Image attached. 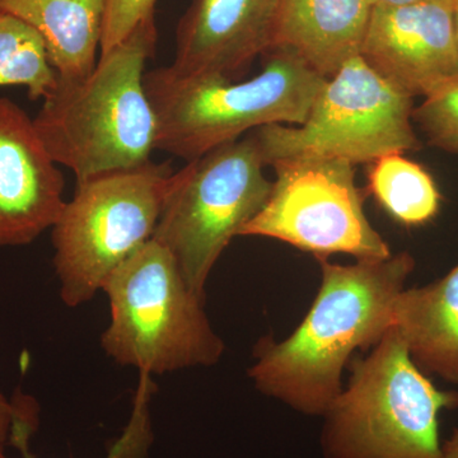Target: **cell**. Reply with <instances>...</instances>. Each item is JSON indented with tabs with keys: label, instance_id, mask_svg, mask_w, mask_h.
I'll list each match as a JSON object with an SVG mask.
<instances>
[{
	"label": "cell",
	"instance_id": "8fae6325",
	"mask_svg": "<svg viewBox=\"0 0 458 458\" xmlns=\"http://www.w3.org/2000/svg\"><path fill=\"white\" fill-rule=\"evenodd\" d=\"M65 181L33 119L0 98V247L26 246L64 209Z\"/></svg>",
	"mask_w": 458,
	"mask_h": 458
},
{
	"label": "cell",
	"instance_id": "7402d4cb",
	"mask_svg": "<svg viewBox=\"0 0 458 458\" xmlns=\"http://www.w3.org/2000/svg\"><path fill=\"white\" fill-rule=\"evenodd\" d=\"M442 458H458V428L442 443Z\"/></svg>",
	"mask_w": 458,
	"mask_h": 458
},
{
	"label": "cell",
	"instance_id": "603a6c76",
	"mask_svg": "<svg viewBox=\"0 0 458 458\" xmlns=\"http://www.w3.org/2000/svg\"><path fill=\"white\" fill-rule=\"evenodd\" d=\"M373 5H410L421 3H454L456 0H369Z\"/></svg>",
	"mask_w": 458,
	"mask_h": 458
},
{
	"label": "cell",
	"instance_id": "9a60e30c",
	"mask_svg": "<svg viewBox=\"0 0 458 458\" xmlns=\"http://www.w3.org/2000/svg\"><path fill=\"white\" fill-rule=\"evenodd\" d=\"M394 327L419 369L458 387V264L430 284L401 291Z\"/></svg>",
	"mask_w": 458,
	"mask_h": 458
},
{
	"label": "cell",
	"instance_id": "7a4b0ae2",
	"mask_svg": "<svg viewBox=\"0 0 458 458\" xmlns=\"http://www.w3.org/2000/svg\"><path fill=\"white\" fill-rule=\"evenodd\" d=\"M157 42L155 18L101 54L89 77L57 83L33 119L56 165L82 181L149 164L157 150V117L144 69Z\"/></svg>",
	"mask_w": 458,
	"mask_h": 458
},
{
	"label": "cell",
	"instance_id": "30bf717a",
	"mask_svg": "<svg viewBox=\"0 0 458 458\" xmlns=\"http://www.w3.org/2000/svg\"><path fill=\"white\" fill-rule=\"evenodd\" d=\"M454 5H373L361 59L409 98L433 95L458 80Z\"/></svg>",
	"mask_w": 458,
	"mask_h": 458
},
{
	"label": "cell",
	"instance_id": "ffe728a7",
	"mask_svg": "<svg viewBox=\"0 0 458 458\" xmlns=\"http://www.w3.org/2000/svg\"><path fill=\"white\" fill-rule=\"evenodd\" d=\"M38 427V409L31 400H9L0 390V445L17 448L25 458L32 456L30 441Z\"/></svg>",
	"mask_w": 458,
	"mask_h": 458
},
{
	"label": "cell",
	"instance_id": "3957f363",
	"mask_svg": "<svg viewBox=\"0 0 458 458\" xmlns=\"http://www.w3.org/2000/svg\"><path fill=\"white\" fill-rule=\"evenodd\" d=\"M264 56L260 73L245 82L181 75L171 66L146 72L157 150L190 162L262 126L302 125L327 80L289 51Z\"/></svg>",
	"mask_w": 458,
	"mask_h": 458
},
{
	"label": "cell",
	"instance_id": "5b68a950",
	"mask_svg": "<svg viewBox=\"0 0 458 458\" xmlns=\"http://www.w3.org/2000/svg\"><path fill=\"white\" fill-rule=\"evenodd\" d=\"M102 292L110 324L102 333L101 348L119 366L153 377L212 367L225 354L205 301L153 238L111 274Z\"/></svg>",
	"mask_w": 458,
	"mask_h": 458
},
{
	"label": "cell",
	"instance_id": "e0dca14e",
	"mask_svg": "<svg viewBox=\"0 0 458 458\" xmlns=\"http://www.w3.org/2000/svg\"><path fill=\"white\" fill-rule=\"evenodd\" d=\"M25 87L31 101L49 98L57 86L40 36L11 14L0 13V87Z\"/></svg>",
	"mask_w": 458,
	"mask_h": 458
},
{
	"label": "cell",
	"instance_id": "d4e9b609",
	"mask_svg": "<svg viewBox=\"0 0 458 458\" xmlns=\"http://www.w3.org/2000/svg\"><path fill=\"white\" fill-rule=\"evenodd\" d=\"M0 458H9L7 456V454H5V447L4 445H0Z\"/></svg>",
	"mask_w": 458,
	"mask_h": 458
},
{
	"label": "cell",
	"instance_id": "8992f818",
	"mask_svg": "<svg viewBox=\"0 0 458 458\" xmlns=\"http://www.w3.org/2000/svg\"><path fill=\"white\" fill-rule=\"evenodd\" d=\"M172 174L152 161L77 181L51 228L54 269L65 306L89 302L123 262L149 242Z\"/></svg>",
	"mask_w": 458,
	"mask_h": 458
},
{
	"label": "cell",
	"instance_id": "44dd1931",
	"mask_svg": "<svg viewBox=\"0 0 458 458\" xmlns=\"http://www.w3.org/2000/svg\"><path fill=\"white\" fill-rule=\"evenodd\" d=\"M156 0H105L101 54L125 40L141 23L155 18Z\"/></svg>",
	"mask_w": 458,
	"mask_h": 458
},
{
	"label": "cell",
	"instance_id": "5bb4252c",
	"mask_svg": "<svg viewBox=\"0 0 458 458\" xmlns=\"http://www.w3.org/2000/svg\"><path fill=\"white\" fill-rule=\"evenodd\" d=\"M0 13L38 32L57 83L81 82L98 64L105 0H0Z\"/></svg>",
	"mask_w": 458,
	"mask_h": 458
},
{
	"label": "cell",
	"instance_id": "6da1fadb",
	"mask_svg": "<svg viewBox=\"0 0 458 458\" xmlns=\"http://www.w3.org/2000/svg\"><path fill=\"white\" fill-rule=\"evenodd\" d=\"M318 260L321 286L306 318L283 342L261 339L249 369L260 393L311 417H324L342 393L352 352L394 327L397 295L415 267L406 251L352 265Z\"/></svg>",
	"mask_w": 458,
	"mask_h": 458
},
{
	"label": "cell",
	"instance_id": "7c38bea8",
	"mask_svg": "<svg viewBox=\"0 0 458 458\" xmlns=\"http://www.w3.org/2000/svg\"><path fill=\"white\" fill-rule=\"evenodd\" d=\"M280 0H192L181 17L172 71L241 77L273 44Z\"/></svg>",
	"mask_w": 458,
	"mask_h": 458
},
{
	"label": "cell",
	"instance_id": "4fadbf2b",
	"mask_svg": "<svg viewBox=\"0 0 458 458\" xmlns=\"http://www.w3.org/2000/svg\"><path fill=\"white\" fill-rule=\"evenodd\" d=\"M370 11L369 0H280L270 49L294 54L330 80L360 55Z\"/></svg>",
	"mask_w": 458,
	"mask_h": 458
},
{
	"label": "cell",
	"instance_id": "277c9868",
	"mask_svg": "<svg viewBox=\"0 0 458 458\" xmlns=\"http://www.w3.org/2000/svg\"><path fill=\"white\" fill-rule=\"evenodd\" d=\"M458 408L410 357L396 327L352 360L346 388L324 414V458H442L439 417Z\"/></svg>",
	"mask_w": 458,
	"mask_h": 458
},
{
	"label": "cell",
	"instance_id": "9c48e42d",
	"mask_svg": "<svg viewBox=\"0 0 458 458\" xmlns=\"http://www.w3.org/2000/svg\"><path fill=\"white\" fill-rule=\"evenodd\" d=\"M271 167L276 180L269 199L240 236L274 238L316 259L346 254L377 260L393 255L364 214L366 195L355 183L354 165L298 158Z\"/></svg>",
	"mask_w": 458,
	"mask_h": 458
},
{
	"label": "cell",
	"instance_id": "d6986e66",
	"mask_svg": "<svg viewBox=\"0 0 458 458\" xmlns=\"http://www.w3.org/2000/svg\"><path fill=\"white\" fill-rule=\"evenodd\" d=\"M156 393L153 377L140 375V384L135 391L131 418L116 439L108 448L105 458H149L155 445L152 403ZM27 458H33L32 456Z\"/></svg>",
	"mask_w": 458,
	"mask_h": 458
},
{
	"label": "cell",
	"instance_id": "cb8c5ba5",
	"mask_svg": "<svg viewBox=\"0 0 458 458\" xmlns=\"http://www.w3.org/2000/svg\"><path fill=\"white\" fill-rule=\"evenodd\" d=\"M454 25H456V33H457V40H458V0H456V2H454Z\"/></svg>",
	"mask_w": 458,
	"mask_h": 458
},
{
	"label": "cell",
	"instance_id": "2e32d148",
	"mask_svg": "<svg viewBox=\"0 0 458 458\" xmlns=\"http://www.w3.org/2000/svg\"><path fill=\"white\" fill-rule=\"evenodd\" d=\"M369 191L401 225H426L441 207V194L433 177L399 153L372 162Z\"/></svg>",
	"mask_w": 458,
	"mask_h": 458
},
{
	"label": "cell",
	"instance_id": "52a82bcc",
	"mask_svg": "<svg viewBox=\"0 0 458 458\" xmlns=\"http://www.w3.org/2000/svg\"><path fill=\"white\" fill-rule=\"evenodd\" d=\"M255 131L174 172L153 240L205 301L208 278L232 238L261 212L273 182Z\"/></svg>",
	"mask_w": 458,
	"mask_h": 458
},
{
	"label": "cell",
	"instance_id": "ac0fdd59",
	"mask_svg": "<svg viewBox=\"0 0 458 458\" xmlns=\"http://www.w3.org/2000/svg\"><path fill=\"white\" fill-rule=\"evenodd\" d=\"M430 146L458 155V80L428 96L412 111Z\"/></svg>",
	"mask_w": 458,
	"mask_h": 458
},
{
	"label": "cell",
	"instance_id": "ba28073f",
	"mask_svg": "<svg viewBox=\"0 0 458 458\" xmlns=\"http://www.w3.org/2000/svg\"><path fill=\"white\" fill-rule=\"evenodd\" d=\"M412 99L360 55L327 81L302 125L274 123L255 134L267 165L298 158L372 164L420 148L412 126Z\"/></svg>",
	"mask_w": 458,
	"mask_h": 458
}]
</instances>
